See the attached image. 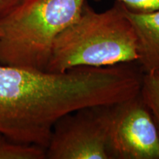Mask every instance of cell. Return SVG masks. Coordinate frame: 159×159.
Returning a JSON list of instances; mask_svg holds the SVG:
<instances>
[{
	"label": "cell",
	"mask_w": 159,
	"mask_h": 159,
	"mask_svg": "<svg viewBox=\"0 0 159 159\" xmlns=\"http://www.w3.org/2000/svg\"><path fill=\"white\" fill-rule=\"evenodd\" d=\"M124 9L136 34L137 65L143 73L159 70V10L139 13Z\"/></svg>",
	"instance_id": "obj_6"
},
{
	"label": "cell",
	"mask_w": 159,
	"mask_h": 159,
	"mask_svg": "<svg viewBox=\"0 0 159 159\" xmlns=\"http://www.w3.org/2000/svg\"><path fill=\"white\" fill-rule=\"evenodd\" d=\"M137 59L136 34L124 6L116 2L99 13L85 2L74 22L55 39L46 71L110 66Z\"/></svg>",
	"instance_id": "obj_2"
},
{
	"label": "cell",
	"mask_w": 159,
	"mask_h": 159,
	"mask_svg": "<svg viewBox=\"0 0 159 159\" xmlns=\"http://www.w3.org/2000/svg\"><path fill=\"white\" fill-rule=\"evenodd\" d=\"M100 1V0H95ZM129 11L139 13H148L158 11L159 0H115Z\"/></svg>",
	"instance_id": "obj_9"
},
{
	"label": "cell",
	"mask_w": 159,
	"mask_h": 159,
	"mask_svg": "<svg viewBox=\"0 0 159 159\" xmlns=\"http://www.w3.org/2000/svg\"><path fill=\"white\" fill-rule=\"evenodd\" d=\"M139 94L150 111L159 131V70L143 74Z\"/></svg>",
	"instance_id": "obj_8"
},
{
	"label": "cell",
	"mask_w": 159,
	"mask_h": 159,
	"mask_svg": "<svg viewBox=\"0 0 159 159\" xmlns=\"http://www.w3.org/2000/svg\"><path fill=\"white\" fill-rule=\"evenodd\" d=\"M46 149L14 142L0 133V159H45Z\"/></svg>",
	"instance_id": "obj_7"
},
{
	"label": "cell",
	"mask_w": 159,
	"mask_h": 159,
	"mask_svg": "<svg viewBox=\"0 0 159 159\" xmlns=\"http://www.w3.org/2000/svg\"><path fill=\"white\" fill-rule=\"evenodd\" d=\"M108 150L111 159H159V131L139 93L110 106Z\"/></svg>",
	"instance_id": "obj_5"
},
{
	"label": "cell",
	"mask_w": 159,
	"mask_h": 159,
	"mask_svg": "<svg viewBox=\"0 0 159 159\" xmlns=\"http://www.w3.org/2000/svg\"><path fill=\"white\" fill-rule=\"evenodd\" d=\"M86 0H30L0 19V63L46 71L55 39Z\"/></svg>",
	"instance_id": "obj_3"
},
{
	"label": "cell",
	"mask_w": 159,
	"mask_h": 159,
	"mask_svg": "<svg viewBox=\"0 0 159 159\" xmlns=\"http://www.w3.org/2000/svg\"><path fill=\"white\" fill-rule=\"evenodd\" d=\"M110 106L87 107L58 119L46 149V158L111 159L108 150Z\"/></svg>",
	"instance_id": "obj_4"
},
{
	"label": "cell",
	"mask_w": 159,
	"mask_h": 159,
	"mask_svg": "<svg viewBox=\"0 0 159 159\" xmlns=\"http://www.w3.org/2000/svg\"><path fill=\"white\" fill-rule=\"evenodd\" d=\"M116 91L107 67L53 73L0 63V133L47 149L58 119L87 107L113 104Z\"/></svg>",
	"instance_id": "obj_1"
},
{
	"label": "cell",
	"mask_w": 159,
	"mask_h": 159,
	"mask_svg": "<svg viewBox=\"0 0 159 159\" xmlns=\"http://www.w3.org/2000/svg\"><path fill=\"white\" fill-rule=\"evenodd\" d=\"M30 0H0V19L9 15Z\"/></svg>",
	"instance_id": "obj_10"
}]
</instances>
